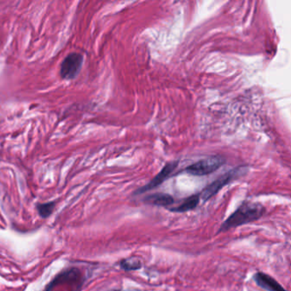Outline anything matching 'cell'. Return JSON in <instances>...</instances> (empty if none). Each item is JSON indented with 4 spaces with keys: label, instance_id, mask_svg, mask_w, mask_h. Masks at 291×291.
<instances>
[{
    "label": "cell",
    "instance_id": "1",
    "mask_svg": "<svg viewBox=\"0 0 291 291\" xmlns=\"http://www.w3.org/2000/svg\"><path fill=\"white\" fill-rule=\"evenodd\" d=\"M265 213L266 209L261 204L245 201L222 223L217 234L256 221L265 215Z\"/></svg>",
    "mask_w": 291,
    "mask_h": 291
},
{
    "label": "cell",
    "instance_id": "2",
    "mask_svg": "<svg viewBox=\"0 0 291 291\" xmlns=\"http://www.w3.org/2000/svg\"><path fill=\"white\" fill-rule=\"evenodd\" d=\"M246 172V167H239L230 170L229 172H225L218 178L217 180L208 185L206 188L201 191V193L199 194L200 199H201L205 202L209 199H211L213 196H215L223 187H225V185H227L232 180L238 179V177H240Z\"/></svg>",
    "mask_w": 291,
    "mask_h": 291
},
{
    "label": "cell",
    "instance_id": "3",
    "mask_svg": "<svg viewBox=\"0 0 291 291\" xmlns=\"http://www.w3.org/2000/svg\"><path fill=\"white\" fill-rule=\"evenodd\" d=\"M225 162V160L222 156H209L186 167L185 172L195 176H204L215 172L222 167Z\"/></svg>",
    "mask_w": 291,
    "mask_h": 291
},
{
    "label": "cell",
    "instance_id": "4",
    "mask_svg": "<svg viewBox=\"0 0 291 291\" xmlns=\"http://www.w3.org/2000/svg\"><path fill=\"white\" fill-rule=\"evenodd\" d=\"M84 56L78 52L69 53L62 62L60 66V75L66 80H71L76 78L82 68Z\"/></svg>",
    "mask_w": 291,
    "mask_h": 291
},
{
    "label": "cell",
    "instance_id": "5",
    "mask_svg": "<svg viewBox=\"0 0 291 291\" xmlns=\"http://www.w3.org/2000/svg\"><path fill=\"white\" fill-rule=\"evenodd\" d=\"M178 165H179V161L167 163V164L162 168V171L159 172L158 174L156 175L153 180H151V182L148 183L147 185L137 190V191L134 192V195H140V194H143L144 193V192L151 191V190H153V189L156 188L159 185H162V183L164 182L165 180H167V178L169 177L170 175H171V173L176 169Z\"/></svg>",
    "mask_w": 291,
    "mask_h": 291
},
{
    "label": "cell",
    "instance_id": "6",
    "mask_svg": "<svg viewBox=\"0 0 291 291\" xmlns=\"http://www.w3.org/2000/svg\"><path fill=\"white\" fill-rule=\"evenodd\" d=\"M254 282L259 288L264 289L265 291H288L280 285V283L268 275L267 273L258 272L253 276Z\"/></svg>",
    "mask_w": 291,
    "mask_h": 291
},
{
    "label": "cell",
    "instance_id": "7",
    "mask_svg": "<svg viewBox=\"0 0 291 291\" xmlns=\"http://www.w3.org/2000/svg\"><path fill=\"white\" fill-rule=\"evenodd\" d=\"M143 201L146 203L167 208L174 202V199L169 194L156 193L146 196Z\"/></svg>",
    "mask_w": 291,
    "mask_h": 291
},
{
    "label": "cell",
    "instance_id": "8",
    "mask_svg": "<svg viewBox=\"0 0 291 291\" xmlns=\"http://www.w3.org/2000/svg\"><path fill=\"white\" fill-rule=\"evenodd\" d=\"M200 201H201L200 195L195 194L185 199L182 203L180 204L179 206L172 208L169 210L172 213H185V212L191 211L198 206Z\"/></svg>",
    "mask_w": 291,
    "mask_h": 291
},
{
    "label": "cell",
    "instance_id": "9",
    "mask_svg": "<svg viewBox=\"0 0 291 291\" xmlns=\"http://www.w3.org/2000/svg\"><path fill=\"white\" fill-rule=\"evenodd\" d=\"M120 268L124 271H137L142 268V262L137 257H130L122 259L119 263Z\"/></svg>",
    "mask_w": 291,
    "mask_h": 291
},
{
    "label": "cell",
    "instance_id": "10",
    "mask_svg": "<svg viewBox=\"0 0 291 291\" xmlns=\"http://www.w3.org/2000/svg\"><path fill=\"white\" fill-rule=\"evenodd\" d=\"M54 207H55V202H47V203L38 205L37 209L40 216L42 218H46L50 216V214L52 213Z\"/></svg>",
    "mask_w": 291,
    "mask_h": 291
},
{
    "label": "cell",
    "instance_id": "11",
    "mask_svg": "<svg viewBox=\"0 0 291 291\" xmlns=\"http://www.w3.org/2000/svg\"><path fill=\"white\" fill-rule=\"evenodd\" d=\"M127 291H143V290H140V289H131V290H127Z\"/></svg>",
    "mask_w": 291,
    "mask_h": 291
}]
</instances>
